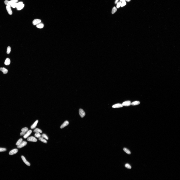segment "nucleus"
Masks as SVG:
<instances>
[{
  "instance_id": "8",
  "label": "nucleus",
  "mask_w": 180,
  "mask_h": 180,
  "mask_svg": "<svg viewBox=\"0 0 180 180\" xmlns=\"http://www.w3.org/2000/svg\"><path fill=\"white\" fill-rule=\"evenodd\" d=\"M22 96L21 94L17 93L15 94L14 98L13 105L15 108H18L21 103Z\"/></svg>"
},
{
  "instance_id": "5",
  "label": "nucleus",
  "mask_w": 180,
  "mask_h": 180,
  "mask_svg": "<svg viewBox=\"0 0 180 180\" xmlns=\"http://www.w3.org/2000/svg\"><path fill=\"white\" fill-rule=\"evenodd\" d=\"M21 126V121L20 118L18 116H14L10 122L9 127L12 131H15L19 129Z\"/></svg>"
},
{
  "instance_id": "3",
  "label": "nucleus",
  "mask_w": 180,
  "mask_h": 180,
  "mask_svg": "<svg viewBox=\"0 0 180 180\" xmlns=\"http://www.w3.org/2000/svg\"><path fill=\"white\" fill-rule=\"evenodd\" d=\"M8 4L10 9L13 12L22 13L24 5L22 2L11 1L9 2Z\"/></svg>"
},
{
  "instance_id": "2",
  "label": "nucleus",
  "mask_w": 180,
  "mask_h": 180,
  "mask_svg": "<svg viewBox=\"0 0 180 180\" xmlns=\"http://www.w3.org/2000/svg\"><path fill=\"white\" fill-rule=\"evenodd\" d=\"M12 18L15 24L19 29L22 30L24 28L25 24L21 14L13 12L12 13Z\"/></svg>"
},
{
  "instance_id": "1",
  "label": "nucleus",
  "mask_w": 180,
  "mask_h": 180,
  "mask_svg": "<svg viewBox=\"0 0 180 180\" xmlns=\"http://www.w3.org/2000/svg\"><path fill=\"white\" fill-rule=\"evenodd\" d=\"M82 43V40L76 38H71L68 39L65 43V48L67 51H72L81 46Z\"/></svg>"
},
{
  "instance_id": "7",
  "label": "nucleus",
  "mask_w": 180,
  "mask_h": 180,
  "mask_svg": "<svg viewBox=\"0 0 180 180\" xmlns=\"http://www.w3.org/2000/svg\"><path fill=\"white\" fill-rule=\"evenodd\" d=\"M49 11L48 8H45L42 11L38 13L35 16H34V18L37 21L41 20L47 16Z\"/></svg>"
},
{
  "instance_id": "4",
  "label": "nucleus",
  "mask_w": 180,
  "mask_h": 180,
  "mask_svg": "<svg viewBox=\"0 0 180 180\" xmlns=\"http://www.w3.org/2000/svg\"><path fill=\"white\" fill-rule=\"evenodd\" d=\"M0 141L3 143L8 148L14 147L16 143L14 139L7 135L0 136Z\"/></svg>"
},
{
  "instance_id": "6",
  "label": "nucleus",
  "mask_w": 180,
  "mask_h": 180,
  "mask_svg": "<svg viewBox=\"0 0 180 180\" xmlns=\"http://www.w3.org/2000/svg\"><path fill=\"white\" fill-rule=\"evenodd\" d=\"M88 53L87 48L82 45L72 50V53L74 56L80 57L86 56Z\"/></svg>"
},
{
  "instance_id": "10",
  "label": "nucleus",
  "mask_w": 180,
  "mask_h": 180,
  "mask_svg": "<svg viewBox=\"0 0 180 180\" xmlns=\"http://www.w3.org/2000/svg\"><path fill=\"white\" fill-rule=\"evenodd\" d=\"M25 6H32L36 3V0H22L21 2Z\"/></svg>"
},
{
  "instance_id": "9",
  "label": "nucleus",
  "mask_w": 180,
  "mask_h": 180,
  "mask_svg": "<svg viewBox=\"0 0 180 180\" xmlns=\"http://www.w3.org/2000/svg\"><path fill=\"white\" fill-rule=\"evenodd\" d=\"M46 4L44 3L39 4L36 6L33 7L32 15L35 16L38 13L41 11L46 8Z\"/></svg>"
}]
</instances>
